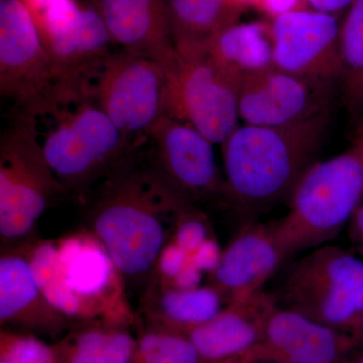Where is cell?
Listing matches in <instances>:
<instances>
[{"mask_svg":"<svg viewBox=\"0 0 363 363\" xmlns=\"http://www.w3.org/2000/svg\"><path fill=\"white\" fill-rule=\"evenodd\" d=\"M177 48L207 47L217 33L238 23L245 4L240 0H168Z\"/></svg>","mask_w":363,"mask_h":363,"instance_id":"21","label":"cell"},{"mask_svg":"<svg viewBox=\"0 0 363 363\" xmlns=\"http://www.w3.org/2000/svg\"><path fill=\"white\" fill-rule=\"evenodd\" d=\"M286 257L271 224L247 223L222 253L212 272L213 286L229 304L247 300L262 290Z\"/></svg>","mask_w":363,"mask_h":363,"instance_id":"16","label":"cell"},{"mask_svg":"<svg viewBox=\"0 0 363 363\" xmlns=\"http://www.w3.org/2000/svg\"><path fill=\"white\" fill-rule=\"evenodd\" d=\"M189 203L154 164L138 166L133 155L98 188L91 225L117 271L138 278L152 271L167 245L166 218L183 213Z\"/></svg>","mask_w":363,"mask_h":363,"instance_id":"1","label":"cell"},{"mask_svg":"<svg viewBox=\"0 0 363 363\" xmlns=\"http://www.w3.org/2000/svg\"><path fill=\"white\" fill-rule=\"evenodd\" d=\"M28 260L35 283L48 304L64 317H93L89 308L67 284L57 245L51 242L39 243Z\"/></svg>","mask_w":363,"mask_h":363,"instance_id":"23","label":"cell"},{"mask_svg":"<svg viewBox=\"0 0 363 363\" xmlns=\"http://www.w3.org/2000/svg\"><path fill=\"white\" fill-rule=\"evenodd\" d=\"M348 363H363V350L360 348V351L355 352Z\"/></svg>","mask_w":363,"mask_h":363,"instance_id":"37","label":"cell"},{"mask_svg":"<svg viewBox=\"0 0 363 363\" xmlns=\"http://www.w3.org/2000/svg\"><path fill=\"white\" fill-rule=\"evenodd\" d=\"M348 226L351 242L357 250L360 259L363 260V202L353 214Z\"/></svg>","mask_w":363,"mask_h":363,"instance_id":"33","label":"cell"},{"mask_svg":"<svg viewBox=\"0 0 363 363\" xmlns=\"http://www.w3.org/2000/svg\"><path fill=\"white\" fill-rule=\"evenodd\" d=\"M302 1L304 0H257V4L271 16L272 20L279 14L304 9L300 6Z\"/></svg>","mask_w":363,"mask_h":363,"instance_id":"32","label":"cell"},{"mask_svg":"<svg viewBox=\"0 0 363 363\" xmlns=\"http://www.w3.org/2000/svg\"><path fill=\"white\" fill-rule=\"evenodd\" d=\"M363 202V145L312 164L290 195L286 216L271 223L289 257L322 247L350 223Z\"/></svg>","mask_w":363,"mask_h":363,"instance_id":"4","label":"cell"},{"mask_svg":"<svg viewBox=\"0 0 363 363\" xmlns=\"http://www.w3.org/2000/svg\"><path fill=\"white\" fill-rule=\"evenodd\" d=\"M353 142H357L363 145V121L358 125L357 131H355L354 140Z\"/></svg>","mask_w":363,"mask_h":363,"instance_id":"36","label":"cell"},{"mask_svg":"<svg viewBox=\"0 0 363 363\" xmlns=\"http://www.w3.org/2000/svg\"><path fill=\"white\" fill-rule=\"evenodd\" d=\"M328 121L325 113L292 125H238L222 143L226 194L247 216L291 195L314 164Z\"/></svg>","mask_w":363,"mask_h":363,"instance_id":"3","label":"cell"},{"mask_svg":"<svg viewBox=\"0 0 363 363\" xmlns=\"http://www.w3.org/2000/svg\"><path fill=\"white\" fill-rule=\"evenodd\" d=\"M274 67L333 84L340 81V26L337 16L297 9L271 21Z\"/></svg>","mask_w":363,"mask_h":363,"instance_id":"10","label":"cell"},{"mask_svg":"<svg viewBox=\"0 0 363 363\" xmlns=\"http://www.w3.org/2000/svg\"><path fill=\"white\" fill-rule=\"evenodd\" d=\"M59 363H130L136 339L119 325L79 329L54 346Z\"/></svg>","mask_w":363,"mask_h":363,"instance_id":"22","label":"cell"},{"mask_svg":"<svg viewBox=\"0 0 363 363\" xmlns=\"http://www.w3.org/2000/svg\"><path fill=\"white\" fill-rule=\"evenodd\" d=\"M175 289L179 290H192L198 288L201 281V271L191 262L190 259L180 274L173 279Z\"/></svg>","mask_w":363,"mask_h":363,"instance_id":"31","label":"cell"},{"mask_svg":"<svg viewBox=\"0 0 363 363\" xmlns=\"http://www.w3.org/2000/svg\"><path fill=\"white\" fill-rule=\"evenodd\" d=\"M353 336L357 339L360 348L363 350V315L362 320H360L359 325L357 326V330L353 333Z\"/></svg>","mask_w":363,"mask_h":363,"instance_id":"35","label":"cell"},{"mask_svg":"<svg viewBox=\"0 0 363 363\" xmlns=\"http://www.w3.org/2000/svg\"><path fill=\"white\" fill-rule=\"evenodd\" d=\"M176 51L169 71L167 114L222 145L238 128L240 83L222 71L206 48Z\"/></svg>","mask_w":363,"mask_h":363,"instance_id":"8","label":"cell"},{"mask_svg":"<svg viewBox=\"0 0 363 363\" xmlns=\"http://www.w3.org/2000/svg\"><path fill=\"white\" fill-rule=\"evenodd\" d=\"M257 0H240V2H242L243 4H245V6H247L248 4H257Z\"/></svg>","mask_w":363,"mask_h":363,"instance_id":"38","label":"cell"},{"mask_svg":"<svg viewBox=\"0 0 363 363\" xmlns=\"http://www.w3.org/2000/svg\"><path fill=\"white\" fill-rule=\"evenodd\" d=\"M23 118L62 186L86 189L123 164L136 145L82 88L57 87L51 97Z\"/></svg>","mask_w":363,"mask_h":363,"instance_id":"2","label":"cell"},{"mask_svg":"<svg viewBox=\"0 0 363 363\" xmlns=\"http://www.w3.org/2000/svg\"><path fill=\"white\" fill-rule=\"evenodd\" d=\"M57 88L37 23L23 0H0V95L23 116Z\"/></svg>","mask_w":363,"mask_h":363,"instance_id":"9","label":"cell"},{"mask_svg":"<svg viewBox=\"0 0 363 363\" xmlns=\"http://www.w3.org/2000/svg\"><path fill=\"white\" fill-rule=\"evenodd\" d=\"M220 293L212 286L167 290L160 300L164 324L182 333L206 323L222 311Z\"/></svg>","mask_w":363,"mask_h":363,"instance_id":"25","label":"cell"},{"mask_svg":"<svg viewBox=\"0 0 363 363\" xmlns=\"http://www.w3.org/2000/svg\"><path fill=\"white\" fill-rule=\"evenodd\" d=\"M59 259L68 286L91 309L90 303L111 288L114 266L108 253L95 238L71 235L58 245Z\"/></svg>","mask_w":363,"mask_h":363,"instance_id":"20","label":"cell"},{"mask_svg":"<svg viewBox=\"0 0 363 363\" xmlns=\"http://www.w3.org/2000/svg\"><path fill=\"white\" fill-rule=\"evenodd\" d=\"M221 255L216 243L206 240L193 255H190V260L200 271L213 272L218 266Z\"/></svg>","mask_w":363,"mask_h":363,"instance_id":"30","label":"cell"},{"mask_svg":"<svg viewBox=\"0 0 363 363\" xmlns=\"http://www.w3.org/2000/svg\"><path fill=\"white\" fill-rule=\"evenodd\" d=\"M277 296L286 309L353 335L363 315V260L336 245L314 248L290 264Z\"/></svg>","mask_w":363,"mask_h":363,"instance_id":"5","label":"cell"},{"mask_svg":"<svg viewBox=\"0 0 363 363\" xmlns=\"http://www.w3.org/2000/svg\"><path fill=\"white\" fill-rule=\"evenodd\" d=\"M83 88L138 147L167 114L169 71L154 60L117 49Z\"/></svg>","mask_w":363,"mask_h":363,"instance_id":"6","label":"cell"},{"mask_svg":"<svg viewBox=\"0 0 363 363\" xmlns=\"http://www.w3.org/2000/svg\"><path fill=\"white\" fill-rule=\"evenodd\" d=\"M67 192L45 161L26 121L13 117L0 138V235L18 242L56 196Z\"/></svg>","mask_w":363,"mask_h":363,"instance_id":"7","label":"cell"},{"mask_svg":"<svg viewBox=\"0 0 363 363\" xmlns=\"http://www.w3.org/2000/svg\"><path fill=\"white\" fill-rule=\"evenodd\" d=\"M341 84L352 116L363 111V0H354L340 26Z\"/></svg>","mask_w":363,"mask_h":363,"instance_id":"24","label":"cell"},{"mask_svg":"<svg viewBox=\"0 0 363 363\" xmlns=\"http://www.w3.org/2000/svg\"><path fill=\"white\" fill-rule=\"evenodd\" d=\"M189 257L190 255L175 242L169 243L162 250L157 266L164 277L174 279L187 264Z\"/></svg>","mask_w":363,"mask_h":363,"instance_id":"29","label":"cell"},{"mask_svg":"<svg viewBox=\"0 0 363 363\" xmlns=\"http://www.w3.org/2000/svg\"><path fill=\"white\" fill-rule=\"evenodd\" d=\"M154 166L189 202L226 193L215 160L213 143L189 124L166 114L150 130Z\"/></svg>","mask_w":363,"mask_h":363,"instance_id":"14","label":"cell"},{"mask_svg":"<svg viewBox=\"0 0 363 363\" xmlns=\"http://www.w3.org/2000/svg\"><path fill=\"white\" fill-rule=\"evenodd\" d=\"M0 363H59L54 346L30 334L2 330Z\"/></svg>","mask_w":363,"mask_h":363,"instance_id":"27","label":"cell"},{"mask_svg":"<svg viewBox=\"0 0 363 363\" xmlns=\"http://www.w3.org/2000/svg\"><path fill=\"white\" fill-rule=\"evenodd\" d=\"M39 30L57 87H83L117 50L104 20L93 6L77 4L65 16Z\"/></svg>","mask_w":363,"mask_h":363,"instance_id":"13","label":"cell"},{"mask_svg":"<svg viewBox=\"0 0 363 363\" xmlns=\"http://www.w3.org/2000/svg\"><path fill=\"white\" fill-rule=\"evenodd\" d=\"M206 49L222 71L240 84L247 76L274 67L272 26L266 21H238L217 33Z\"/></svg>","mask_w":363,"mask_h":363,"instance_id":"19","label":"cell"},{"mask_svg":"<svg viewBox=\"0 0 363 363\" xmlns=\"http://www.w3.org/2000/svg\"><path fill=\"white\" fill-rule=\"evenodd\" d=\"M357 350L352 334L278 307L262 340L234 363H346Z\"/></svg>","mask_w":363,"mask_h":363,"instance_id":"12","label":"cell"},{"mask_svg":"<svg viewBox=\"0 0 363 363\" xmlns=\"http://www.w3.org/2000/svg\"><path fill=\"white\" fill-rule=\"evenodd\" d=\"M207 240V231L205 224L200 219L181 214L180 226L177 228L175 243L189 255H193L205 241Z\"/></svg>","mask_w":363,"mask_h":363,"instance_id":"28","label":"cell"},{"mask_svg":"<svg viewBox=\"0 0 363 363\" xmlns=\"http://www.w3.org/2000/svg\"><path fill=\"white\" fill-rule=\"evenodd\" d=\"M350 360H348V362H346V363H348V362H350Z\"/></svg>","mask_w":363,"mask_h":363,"instance_id":"39","label":"cell"},{"mask_svg":"<svg viewBox=\"0 0 363 363\" xmlns=\"http://www.w3.org/2000/svg\"><path fill=\"white\" fill-rule=\"evenodd\" d=\"M278 307L277 293L260 290L247 300L229 304L213 319L184 334L204 363H234L262 340Z\"/></svg>","mask_w":363,"mask_h":363,"instance_id":"17","label":"cell"},{"mask_svg":"<svg viewBox=\"0 0 363 363\" xmlns=\"http://www.w3.org/2000/svg\"><path fill=\"white\" fill-rule=\"evenodd\" d=\"M93 6L117 49L154 60L171 70L177 51L164 0H95Z\"/></svg>","mask_w":363,"mask_h":363,"instance_id":"15","label":"cell"},{"mask_svg":"<svg viewBox=\"0 0 363 363\" xmlns=\"http://www.w3.org/2000/svg\"><path fill=\"white\" fill-rule=\"evenodd\" d=\"M332 85L277 67L247 76L238 90V111L245 124L292 125L329 113Z\"/></svg>","mask_w":363,"mask_h":363,"instance_id":"11","label":"cell"},{"mask_svg":"<svg viewBox=\"0 0 363 363\" xmlns=\"http://www.w3.org/2000/svg\"><path fill=\"white\" fill-rule=\"evenodd\" d=\"M130 363H204L186 334L166 326L145 332L136 339Z\"/></svg>","mask_w":363,"mask_h":363,"instance_id":"26","label":"cell"},{"mask_svg":"<svg viewBox=\"0 0 363 363\" xmlns=\"http://www.w3.org/2000/svg\"><path fill=\"white\" fill-rule=\"evenodd\" d=\"M353 1L354 0H306L312 9L334 16L347 11Z\"/></svg>","mask_w":363,"mask_h":363,"instance_id":"34","label":"cell"},{"mask_svg":"<svg viewBox=\"0 0 363 363\" xmlns=\"http://www.w3.org/2000/svg\"><path fill=\"white\" fill-rule=\"evenodd\" d=\"M48 304L35 283L30 260L20 255L0 259V321L58 335L64 328L63 315Z\"/></svg>","mask_w":363,"mask_h":363,"instance_id":"18","label":"cell"}]
</instances>
